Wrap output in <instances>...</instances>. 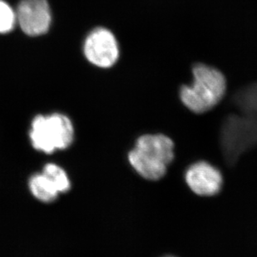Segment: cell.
<instances>
[{"label": "cell", "instance_id": "cell-2", "mask_svg": "<svg viewBox=\"0 0 257 257\" xmlns=\"http://www.w3.org/2000/svg\"><path fill=\"white\" fill-rule=\"evenodd\" d=\"M193 82L180 88V99L191 112L201 114L218 105L226 94V80L221 72L198 63L192 68Z\"/></svg>", "mask_w": 257, "mask_h": 257}, {"label": "cell", "instance_id": "cell-7", "mask_svg": "<svg viewBox=\"0 0 257 257\" xmlns=\"http://www.w3.org/2000/svg\"><path fill=\"white\" fill-rule=\"evenodd\" d=\"M29 139L36 150L44 153H53L57 150L49 115L34 116L29 132Z\"/></svg>", "mask_w": 257, "mask_h": 257}, {"label": "cell", "instance_id": "cell-12", "mask_svg": "<svg viewBox=\"0 0 257 257\" xmlns=\"http://www.w3.org/2000/svg\"><path fill=\"white\" fill-rule=\"evenodd\" d=\"M17 25L15 9L5 0H0V34L12 32Z\"/></svg>", "mask_w": 257, "mask_h": 257}, {"label": "cell", "instance_id": "cell-8", "mask_svg": "<svg viewBox=\"0 0 257 257\" xmlns=\"http://www.w3.org/2000/svg\"><path fill=\"white\" fill-rule=\"evenodd\" d=\"M49 118L57 150H65L74 139L73 122L68 116L59 112L49 114Z\"/></svg>", "mask_w": 257, "mask_h": 257}, {"label": "cell", "instance_id": "cell-10", "mask_svg": "<svg viewBox=\"0 0 257 257\" xmlns=\"http://www.w3.org/2000/svg\"><path fill=\"white\" fill-rule=\"evenodd\" d=\"M42 173L51 182V184L59 194L68 192L70 190L71 182L67 172L57 164H46L44 166Z\"/></svg>", "mask_w": 257, "mask_h": 257}, {"label": "cell", "instance_id": "cell-5", "mask_svg": "<svg viewBox=\"0 0 257 257\" xmlns=\"http://www.w3.org/2000/svg\"><path fill=\"white\" fill-rule=\"evenodd\" d=\"M15 13L17 25L28 36H43L51 28L53 16L49 0H21Z\"/></svg>", "mask_w": 257, "mask_h": 257}, {"label": "cell", "instance_id": "cell-6", "mask_svg": "<svg viewBox=\"0 0 257 257\" xmlns=\"http://www.w3.org/2000/svg\"><path fill=\"white\" fill-rule=\"evenodd\" d=\"M184 180L190 190L200 197L216 196L221 192L224 184L221 171L204 160L190 164L185 170Z\"/></svg>", "mask_w": 257, "mask_h": 257}, {"label": "cell", "instance_id": "cell-3", "mask_svg": "<svg viewBox=\"0 0 257 257\" xmlns=\"http://www.w3.org/2000/svg\"><path fill=\"white\" fill-rule=\"evenodd\" d=\"M219 144L229 168H233L244 153L257 147V108L226 116L220 128Z\"/></svg>", "mask_w": 257, "mask_h": 257}, {"label": "cell", "instance_id": "cell-13", "mask_svg": "<svg viewBox=\"0 0 257 257\" xmlns=\"http://www.w3.org/2000/svg\"><path fill=\"white\" fill-rule=\"evenodd\" d=\"M163 257H176V256H174V255H164V256H163Z\"/></svg>", "mask_w": 257, "mask_h": 257}, {"label": "cell", "instance_id": "cell-1", "mask_svg": "<svg viewBox=\"0 0 257 257\" xmlns=\"http://www.w3.org/2000/svg\"><path fill=\"white\" fill-rule=\"evenodd\" d=\"M175 144L165 134H143L129 151L127 160L140 177L148 181L162 179L174 160Z\"/></svg>", "mask_w": 257, "mask_h": 257}, {"label": "cell", "instance_id": "cell-9", "mask_svg": "<svg viewBox=\"0 0 257 257\" xmlns=\"http://www.w3.org/2000/svg\"><path fill=\"white\" fill-rule=\"evenodd\" d=\"M29 187L33 196L44 203H51L59 195L43 173L34 175L29 179Z\"/></svg>", "mask_w": 257, "mask_h": 257}, {"label": "cell", "instance_id": "cell-11", "mask_svg": "<svg viewBox=\"0 0 257 257\" xmlns=\"http://www.w3.org/2000/svg\"><path fill=\"white\" fill-rule=\"evenodd\" d=\"M233 102L239 112L257 108V83L238 91L233 97Z\"/></svg>", "mask_w": 257, "mask_h": 257}, {"label": "cell", "instance_id": "cell-4", "mask_svg": "<svg viewBox=\"0 0 257 257\" xmlns=\"http://www.w3.org/2000/svg\"><path fill=\"white\" fill-rule=\"evenodd\" d=\"M83 52L92 65L100 68H112L118 60L119 45L114 34L103 27L95 28L86 36Z\"/></svg>", "mask_w": 257, "mask_h": 257}]
</instances>
